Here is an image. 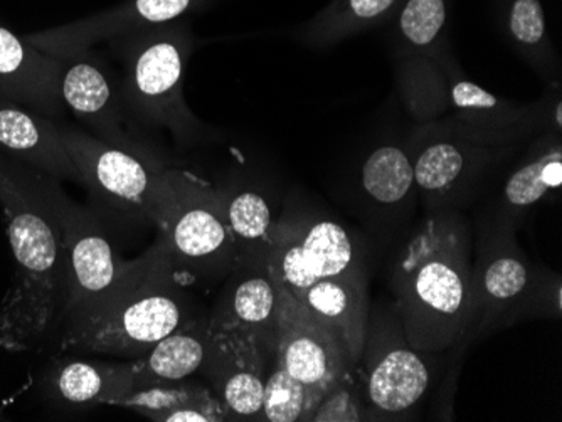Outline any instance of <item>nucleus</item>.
I'll return each instance as SVG.
<instances>
[{
    "mask_svg": "<svg viewBox=\"0 0 562 422\" xmlns=\"http://www.w3.org/2000/svg\"><path fill=\"white\" fill-rule=\"evenodd\" d=\"M49 173L0 153V207L14 278L0 304V351H37L55 339L65 304L63 232L49 206Z\"/></svg>",
    "mask_w": 562,
    "mask_h": 422,
    "instance_id": "1",
    "label": "nucleus"
},
{
    "mask_svg": "<svg viewBox=\"0 0 562 422\" xmlns=\"http://www.w3.org/2000/svg\"><path fill=\"white\" fill-rule=\"evenodd\" d=\"M404 340L416 352H441L463 339L472 317L469 238L454 217L426 220L393 276Z\"/></svg>",
    "mask_w": 562,
    "mask_h": 422,
    "instance_id": "2",
    "label": "nucleus"
},
{
    "mask_svg": "<svg viewBox=\"0 0 562 422\" xmlns=\"http://www.w3.org/2000/svg\"><path fill=\"white\" fill-rule=\"evenodd\" d=\"M181 285L182 276L159 239L144 256L131 261L126 275L105 300L59 333V349L140 357L198 318Z\"/></svg>",
    "mask_w": 562,
    "mask_h": 422,
    "instance_id": "3",
    "label": "nucleus"
},
{
    "mask_svg": "<svg viewBox=\"0 0 562 422\" xmlns=\"http://www.w3.org/2000/svg\"><path fill=\"white\" fill-rule=\"evenodd\" d=\"M110 44L125 66L120 88L126 109L138 125L169 130L181 144L201 138V122L192 115L182 94L192 52L188 24L169 22L126 34Z\"/></svg>",
    "mask_w": 562,
    "mask_h": 422,
    "instance_id": "4",
    "label": "nucleus"
},
{
    "mask_svg": "<svg viewBox=\"0 0 562 422\" xmlns=\"http://www.w3.org/2000/svg\"><path fill=\"white\" fill-rule=\"evenodd\" d=\"M59 132L80 173V184L101 209L142 217L162 228L188 181L186 173L145 162L78 127L59 125Z\"/></svg>",
    "mask_w": 562,
    "mask_h": 422,
    "instance_id": "5",
    "label": "nucleus"
},
{
    "mask_svg": "<svg viewBox=\"0 0 562 422\" xmlns=\"http://www.w3.org/2000/svg\"><path fill=\"white\" fill-rule=\"evenodd\" d=\"M49 206L61 228L66 258L65 304L55 335L58 339L105 300L126 275L131 261L116 256L94 214L68 197L58 179L50 182Z\"/></svg>",
    "mask_w": 562,
    "mask_h": 422,
    "instance_id": "6",
    "label": "nucleus"
},
{
    "mask_svg": "<svg viewBox=\"0 0 562 422\" xmlns=\"http://www.w3.org/2000/svg\"><path fill=\"white\" fill-rule=\"evenodd\" d=\"M61 96L66 109L98 140L134 153L145 162L169 166L159 147L140 130L126 109L122 88L91 49L63 59Z\"/></svg>",
    "mask_w": 562,
    "mask_h": 422,
    "instance_id": "7",
    "label": "nucleus"
},
{
    "mask_svg": "<svg viewBox=\"0 0 562 422\" xmlns=\"http://www.w3.org/2000/svg\"><path fill=\"white\" fill-rule=\"evenodd\" d=\"M160 235L170 263L182 278L213 275L239 264L224 204L189 175Z\"/></svg>",
    "mask_w": 562,
    "mask_h": 422,
    "instance_id": "8",
    "label": "nucleus"
},
{
    "mask_svg": "<svg viewBox=\"0 0 562 422\" xmlns=\"http://www.w3.org/2000/svg\"><path fill=\"white\" fill-rule=\"evenodd\" d=\"M277 286L280 305L274 330V364L305 384L321 401L337 380L350 376L346 349L339 337L295 295L280 283Z\"/></svg>",
    "mask_w": 562,
    "mask_h": 422,
    "instance_id": "9",
    "label": "nucleus"
},
{
    "mask_svg": "<svg viewBox=\"0 0 562 422\" xmlns=\"http://www.w3.org/2000/svg\"><path fill=\"white\" fill-rule=\"evenodd\" d=\"M211 0H126L116 8L69 22L65 26L25 36L40 52L65 59L88 52L94 44L112 43L126 34L181 21Z\"/></svg>",
    "mask_w": 562,
    "mask_h": 422,
    "instance_id": "10",
    "label": "nucleus"
},
{
    "mask_svg": "<svg viewBox=\"0 0 562 422\" xmlns=\"http://www.w3.org/2000/svg\"><path fill=\"white\" fill-rule=\"evenodd\" d=\"M265 267L274 282L292 293L361 270L352 239L342 226L330 220L286 235L277 228L265 256Z\"/></svg>",
    "mask_w": 562,
    "mask_h": 422,
    "instance_id": "11",
    "label": "nucleus"
},
{
    "mask_svg": "<svg viewBox=\"0 0 562 422\" xmlns=\"http://www.w3.org/2000/svg\"><path fill=\"white\" fill-rule=\"evenodd\" d=\"M210 345L202 362L227 418L263 419L265 365L270 349L257 337L210 327Z\"/></svg>",
    "mask_w": 562,
    "mask_h": 422,
    "instance_id": "12",
    "label": "nucleus"
},
{
    "mask_svg": "<svg viewBox=\"0 0 562 422\" xmlns=\"http://www.w3.org/2000/svg\"><path fill=\"white\" fill-rule=\"evenodd\" d=\"M63 59L40 52L25 37L0 26V106H22L59 118Z\"/></svg>",
    "mask_w": 562,
    "mask_h": 422,
    "instance_id": "13",
    "label": "nucleus"
},
{
    "mask_svg": "<svg viewBox=\"0 0 562 422\" xmlns=\"http://www.w3.org/2000/svg\"><path fill=\"white\" fill-rule=\"evenodd\" d=\"M533 288L532 270L510 242H497L472 270L470 327L497 326L505 315L526 304Z\"/></svg>",
    "mask_w": 562,
    "mask_h": 422,
    "instance_id": "14",
    "label": "nucleus"
},
{
    "mask_svg": "<svg viewBox=\"0 0 562 422\" xmlns=\"http://www.w3.org/2000/svg\"><path fill=\"white\" fill-rule=\"evenodd\" d=\"M447 69L448 98L460 137L482 147H497L510 144L530 130L532 112L529 109L488 93L454 68Z\"/></svg>",
    "mask_w": 562,
    "mask_h": 422,
    "instance_id": "15",
    "label": "nucleus"
},
{
    "mask_svg": "<svg viewBox=\"0 0 562 422\" xmlns=\"http://www.w3.org/2000/svg\"><path fill=\"white\" fill-rule=\"evenodd\" d=\"M0 153L58 181L80 184V173L63 144L59 123L33 110L0 106Z\"/></svg>",
    "mask_w": 562,
    "mask_h": 422,
    "instance_id": "16",
    "label": "nucleus"
},
{
    "mask_svg": "<svg viewBox=\"0 0 562 422\" xmlns=\"http://www.w3.org/2000/svg\"><path fill=\"white\" fill-rule=\"evenodd\" d=\"M292 295L339 337L350 365L361 361L368 332L364 271L331 276Z\"/></svg>",
    "mask_w": 562,
    "mask_h": 422,
    "instance_id": "17",
    "label": "nucleus"
},
{
    "mask_svg": "<svg viewBox=\"0 0 562 422\" xmlns=\"http://www.w3.org/2000/svg\"><path fill=\"white\" fill-rule=\"evenodd\" d=\"M280 293L277 283L263 273H252L239 280L220 307L207 317L214 330H232L257 337L274 354V330H277Z\"/></svg>",
    "mask_w": 562,
    "mask_h": 422,
    "instance_id": "18",
    "label": "nucleus"
},
{
    "mask_svg": "<svg viewBox=\"0 0 562 422\" xmlns=\"http://www.w3.org/2000/svg\"><path fill=\"white\" fill-rule=\"evenodd\" d=\"M207 318L198 317L131 362L135 390L156 384L182 383L202 367L210 345Z\"/></svg>",
    "mask_w": 562,
    "mask_h": 422,
    "instance_id": "19",
    "label": "nucleus"
},
{
    "mask_svg": "<svg viewBox=\"0 0 562 422\" xmlns=\"http://www.w3.org/2000/svg\"><path fill=\"white\" fill-rule=\"evenodd\" d=\"M429 386V372L419 352L407 345L387 346L369 368L368 397L384 415L409 411L422 401Z\"/></svg>",
    "mask_w": 562,
    "mask_h": 422,
    "instance_id": "20",
    "label": "nucleus"
},
{
    "mask_svg": "<svg viewBox=\"0 0 562 422\" xmlns=\"http://www.w3.org/2000/svg\"><path fill=\"white\" fill-rule=\"evenodd\" d=\"M50 392L66 404H115L135 390L131 362L100 364V362L65 361L50 370Z\"/></svg>",
    "mask_w": 562,
    "mask_h": 422,
    "instance_id": "21",
    "label": "nucleus"
},
{
    "mask_svg": "<svg viewBox=\"0 0 562 422\" xmlns=\"http://www.w3.org/2000/svg\"><path fill=\"white\" fill-rule=\"evenodd\" d=\"M113 406L159 422H221L227 415L220 399L198 384H156L132 390Z\"/></svg>",
    "mask_w": 562,
    "mask_h": 422,
    "instance_id": "22",
    "label": "nucleus"
},
{
    "mask_svg": "<svg viewBox=\"0 0 562 422\" xmlns=\"http://www.w3.org/2000/svg\"><path fill=\"white\" fill-rule=\"evenodd\" d=\"M404 0H330L299 31V37L311 46H330L344 37L378 26L396 15Z\"/></svg>",
    "mask_w": 562,
    "mask_h": 422,
    "instance_id": "23",
    "label": "nucleus"
},
{
    "mask_svg": "<svg viewBox=\"0 0 562 422\" xmlns=\"http://www.w3.org/2000/svg\"><path fill=\"white\" fill-rule=\"evenodd\" d=\"M479 148L482 145L463 137H432L412 159L415 184L425 194L443 197L472 173L473 163L479 162Z\"/></svg>",
    "mask_w": 562,
    "mask_h": 422,
    "instance_id": "24",
    "label": "nucleus"
},
{
    "mask_svg": "<svg viewBox=\"0 0 562 422\" xmlns=\"http://www.w3.org/2000/svg\"><path fill=\"white\" fill-rule=\"evenodd\" d=\"M224 213L235 239L239 263L245 260L257 261V258L265 261L277 232L267 201L258 192H239L224 204Z\"/></svg>",
    "mask_w": 562,
    "mask_h": 422,
    "instance_id": "25",
    "label": "nucleus"
},
{
    "mask_svg": "<svg viewBox=\"0 0 562 422\" xmlns=\"http://www.w3.org/2000/svg\"><path fill=\"white\" fill-rule=\"evenodd\" d=\"M561 187L562 147L561 141L555 140L508 175L504 187L505 204L508 209L526 210Z\"/></svg>",
    "mask_w": 562,
    "mask_h": 422,
    "instance_id": "26",
    "label": "nucleus"
},
{
    "mask_svg": "<svg viewBox=\"0 0 562 422\" xmlns=\"http://www.w3.org/2000/svg\"><path fill=\"white\" fill-rule=\"evenodd\" d=\"M361 182L374 203L384 206L403 203L415 185L412 157L396 145H382L366 159Z\"/></svg>",
    "mask_w": 562,
    "mask_h": 422,
    "instance_id": "27",
    "label": "nucleus"
},
{
    "mask_svg": "<svg viewBox=\"0 0 562 422\" xmlns=\"http://www.w3.org/2000/svg\"><path fill=\"white\" fill-rule=\"evenodd\" d=\"M317 404V397L305 384L274 364L271 376L265 383L263 421H308Z\"/></svg>",
    "mask_w": 562,
    "mask_h": 422,
    "instance_id": "28",
    "label": "nucleus"
},
{
    "mask_svg": "<svg viewBox=\"0 0 562 422\" xmlns=\"http://www.w3.org/2000/svg\"><path fill=\"white\" fill-rule=\"evenodd\" d=\"M507 33L524 56L541 65L551 58V43L541 0H510L505 14Z\"/></svg>",
    "mask_w": 562,
    "mask_h": 422,
    "instance_id": "29",
    "label": "nucleus"
},
{
    "mask_svg": "<svg viewBox=\"0 0 562 422\" xmlns=\"http://www.w3.org/2000/svg\"><path fill=\"white\" fill-rule=\"evenodd\" d=\"M448 19V0H404L397 11V30L406 44L428 49L443 33Z\"/></svg>",
    "mask_w": 562,
    "mask_h": 422,
    "instance_id": "30",
    "label": "nucleus"
},
{
    "mask_svg": "<svg viewBox=\"0 0 562 422\" xmlns=\"http://www.w3.org/2000/svg\"><path fill=\"white\" fill-rule=\"evenodd\" d=\"M308 421L356 422L364 421V412L356 390L350 386V376L337 380L315 406Z\"/></svg>",
    "mask_w": 562,
    "mask_h": 422,
    "instance_id": "31",
    "label": "nucleus"
},
{
    "mask_svg": "<svg viewBox=\"0 0 562 422\" xmlns=\"http://www.w3.org/2000/svg\"><path fill=\"white\" fill-rule=\"evenodd\" d=\"M551 122L554 125L555 132L558 135L561 134L562 128V102L561 98H555L554 110L551 112Z\"/></svg>",
    "mask_w": 562,
    "mask_h": 422,
    "instance_id": "32",
    "label": "nucleus"
}]
</instances>
